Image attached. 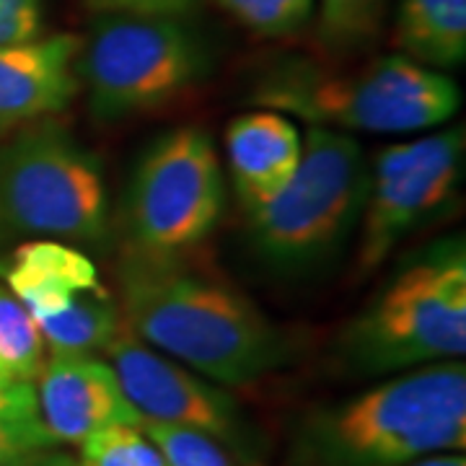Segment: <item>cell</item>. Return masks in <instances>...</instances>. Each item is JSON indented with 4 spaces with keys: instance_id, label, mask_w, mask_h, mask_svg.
I'll return each mask as SVG.
<instances>
[{
    "instance_id": "1",
    "label": "cell",
    "mask_w": 466,
    "mask_h": 466,
    "mask_svg": "<svg viewBox=\"0 0 466 466\" xmlns=\"http://www.w3.org/2000/svg\"><path fill=\"white\" fill-rule=\"evenodd\" d=\"M127 329L184 368L241 386L288 366V334L228 283L198 275L177 257L130 251L119 265Z\"/></svg>"
},
{
    "instance_id": "2",
    "label": "cell",
    "mask_w": 466,
    "mask_h": 466,
    "mask_svg": "<svg viewBox=\"0 0 466 466\" xmlns=\"http://www.w3.org/2000/svg\"><path fill=\"white\" fill-rule=\"evenodd\" d=\"M466 449V366L412 368L358 397L319 407L293 438L296 466H407Z\"/></svg>"
},
{
    "instance_id": "3",
    "label": "cell",
    "mask_w": 466,
    "mask_h": 466,
    "mask_svg": "<svg viewBox=\"0 0 466 466\" xmlns=\"http://www.w3.org/2000/svg\"><path fill=\"white\" fill-rule=\"evenodd\" d=\"M259 109L293 115L311 127L355 133H422L459 112L461 94L449 76L404 55H383L355 70L285 60L251 88Z\"/></svg>"
},
{
    "instance_id": "4",
    "label": "cell",
    "mask_w": 466,
    "mask_h": 466,
    "mask_svg": "<svg viewBox=\"0 0 466 466\" xmlns=\"http://www.w3.org/2000/svg\"><path fill=\"white\" fill-rule=\"evenodd\" d=\"M339 355L352 373L386 376L466 352V244L441 238L383 285L381 293L339 334Z\"/></svg>"
},
{
    "instance_id": "5",
    "label": "cell",
    "mask_w": 466,
    "mask_h": 466,
    "mask_svg": "<svg viewBox=\"0 0 466 466\" xmlns=\"http://www.w3.org/2000/svg\"><path fill=\"white\" fill-rule=\"evenodd\" d=\"M368 164L355 137L309 127L300 164L285 189L249 213L251 244L267 265L299 275L334 259L360 223Z\"/></svg>"
},
{
    "instance_id": "6",
    "label": "cell",
    "mask_w": 466,
    "mask_h": 466,
    "mask_svg": "<svg viewBox=\"0 0 466 466\" xmlns=\"http://www.w3.org/2000/svg\"><path fill=\"white\" fill-rule=\"evenodd\" d=\"M0 223L14 231L99 244L109 202L99 158L52 119L0 146Z\"/></svg>"
},
{
    "instance_id": "7",
    "label": "cell",
    "mask_w": 466,
    "mask_h": 466,
    "mask_svg": "<svg viewBox=\"0 0 466 466\" xmlns=\"http://www.w3.org/2000/svg\"><path fill=\"white\" fill-rule=\"evenodd\" d=\"M208 55L182 16L101 14L76 57L78 84L99 119L148 112L200 81Z\"/></svg>"
},
{
    "instance_id": "8",
    "label": "cell",
    "mask_w": 466,
    "mask_h": 466,
    "mask_svg": "<svg viewBox=\"0 0 466 466\" xmlns=\"http://www.w3.org/2000/svg\"><path fill=\"white\" fill-rule=\"evenodd\" d=\"M226 179L210 135L177 127L150 143L127 192L135 251L177 257L202 244L220 220Z\"/></svg>"
},
{
    "instance_id": "9",
    "label": "cell",
    "mask_w": 466,
    "mask_h": 466,
    "mask_svg": "<svg viewBox=\"0 0 466 466\" xmlns=\"http://www.w3.org/2000/svg\"><path fill=\"white\" fill-rule=\"evenodd\" d=\"M464 127H451L389 146L376 156L358 223V278L379 269L404 236L453 198L464 174Z\"/></svg>"
},
{
    "instance_id": "10",
    "label": "cell",
    "mask_w": 466,
    "mask_h": 466,
    "mask_svg": "<svg viewBox=\"0 0 466 466\" xmlns=\"http://www.w3.org/2000/svg\"><path fill=\"white\" fill-rule=\"evenodd\" d=\"M106 355L140 422L189 428L251 456L249 425L228 391L143 345L130 329L115 334Z\"/></svg>"
},
{
    "instance_id": "11",
    "label": "cell",
    "mask_w": 466,
    "mask_h": 466,
    "mask_svg": "<svg viewBox=\"0 0 466 466\" xmlns=\"http://www.w3.org/2000/svg\"><path fill=\"white\" fill-rule=\"evenodd\" d=\"M36 407L55 443L81 446L115 425L140 428L112 363L94 352H52L36 376Z\"/></svg>"
},
{
    "instance_id": "12",
    "label": "cell",
    "mask_w": 466,
    "mask_h": 466,
    "mask_svg": "<svg viewBox=\"0 0 466 466\" xmlns=\"http://www.w3.org/2000/svg\"><path fill=\"white\" fill-rule=\"evenodd\" d=\"M81 36L52 34L0 47V133L63 112L78 94Z\"/></svg>"
},
{
    "instance_id": "13",
    "label": "cell",
    "mask_w": 466,
    "mask_h": 466,
    "mask_svg": "<svg viewBox=\"0 0 466 466\" xmlns=\"http://www.w3.org/2000/svg\"><path fill=\"white\" fill-rule=\"evenodd\" d=\"M231 182L247 216L278 198L300 164V140L288 116L257 109L238 115L226 130Z\"/></svg>"
},
{
    "instance_id": "14",
    "label": "cell",
    "mask_w": 466,
    "mask_h": 466,
    "mask_svg": "<svg viewBox=\"0 0 466 466\" xmlns=\"http://www.w3.org/2000/svg\"><path fill=\"white\" fill-rule=\"evenodd\" d=\"M8 285L36 324L63 314L67 306L99 288V275L91 259L63 241L21 244L8 269Z\"/></svg>"
},
{
    "instance_id": "15",
    "label": "cell",
    "mask_w": 466,
    "mask_h": 466,
    "mask_svg": "<svg viewBox=\"0 0 466 466\" xmlns=\"http://www.w3.org/2000/svg\"><path fill=\"white\" fill-rule=\"evenodd\" d=\"M394 45L425 67H456L466 57V0H400Z\"/></svg>"
},
{
    "instance_id": "16",
    "label": "cell",
    "mask_w": 466,
    "mask_h": 466,
    "mask_svg": "<svg viewBox=\"0 0 466 466\" xmlns=\"http://www.w3.org/2000/svg\"><path fill=\"white\" fill-rule=\"evenodd\" d=\"M391 0H319L317 36L321 47L350 57L379 42Z\"/></svg>"
},
{
    "instance_id": "17",
    "label": "cell",
    "mask_w": 466,
    "mask_h": 466,
    "mask_svg": "<svg viewBox=\"0 0 466 466\" xmlns=\"http://www.w3.org/2000/svg\"><path fill=\"white\" fill-rule=\"evenodd\" d=\"M45 337L26 306L0 288V368L14 381L34 383L45 366Z\"/></svg>"
},
{
    "instance_id": "18",
    "label": "cell",
    "mask_w": 466,
    "mask_h": 466,
    "mask_svg": "<svg viewBox=\"0 0 466 466\" xmlns=\"http://www.w3.org/2000/svg\"><path fill=\"white\" fill-rule=\"evenodd\" d=\"M78 466H167L146 433L133 425H115L81 443Z\"/></svg>"
},
{
    "instance_id": "19",
    "label": "cell",
    "mask_w": 466,
    "mask_h": 466,
    "mask_svg": "<svg viewBox=\"0 0 466 466\" xmlns=\"http://www.w3.org/2000/svg\"><path fill=\"white\" fill-rule=\"evenodd\" d=\"M249 32L280 39L300 32L314 14L317 0H216Z\"/></svg>"
},
{
    "instance_id": "20",
    "label": "cell",
    "mask_w": 466,
    "mask_h": 466,
    "mask_svg": "<svg viewBox=\"0 0 466 466\" xmlns=\"http://www.w3.org/2000/svg\"><path fill=\"white\" fill-rule=\"evenodd\" d=\"M140 431L164 456L167 466H238L226 446L210 435L164 422H140Z\"/></svg>"
},
{
    "instance_id": "21",
    "label": "cell",
    "mask_w": 466,
    "mask_h": 466,
    "mask_svg": "<svg viewBox=\"0 0 466 466\" xmlns=\"http://www.w3.org/2000/svg\"><path fill=\"white\" fill-rule=\"evenodd\" d=\"M57 446L42 417H0V461L36 449Z\"/></svg>"
},
{
    "instance_id": "22",
    "label": "cell",
    "mask_w": 466,
    "mask_h": 466,
    "mask_svg": "<svg viewBox=\"0 0 466 466\" xmlns=\"http://www.w3.org/2000/svg\"><path fill=\"white\" fill-rule=\"evenodd\" d=\"M42 36V0H0V47Z\"/></svg>"
},
{
    "instance_id": "23",
    "label": "cell",
    "mask_w": 466,
    "mask_h": 466,
    "mask_svg": "<svg viewBox=\"0 0 466 466\" xmlns=\"http://www.w3.org/2000/svg\"><path fill=\"white\" fill-rule=\"evenodd\" d=\"M88 11L101 14H161V16H184L200 0H81Z\"/></svg>"
},
{
    "instance_id": "24",
    "label": "cell",
    "mask_w": 466,
    "mask_h": 466,
    "mask_svg": "<svg viewBox=\"0 0 466 466\" xmlns=\"http://www.w3.org/2000/svg\"><path fill=\"white\" fill-rule=\"evenodd\" d=\"M39 415L34 383L18 381L8 389H0V417Z\"/></svg>"
},
{
    "instance_id": "25",
    "label": "cell",
    "mask_w": 466,
    "mask_h": 466,
    "mask_svg": "<svg viewBox=\"0 0 466 466\" xmlns=\"http://www.w3.org/2000/svg\"><path fill=\"white\" fill-rule=\"evenodd\" d=\"M0 466H78V461L66 451H57V446H52V449H36L11 456L0 461Z\"/></svg>"
},
{
    "instance_id": "26",
    "label": "cell",
    "mask_w": 466,
    "mask_h": 466,
    "mask_svg": "<svg viewBox=\"0 0 466 466\" xmlns=\"http://www.w3.org/2000/svg\"><path fill=\"white\" fill-rule=\"evenodd\" d=\"M407 466H466V459L464 453H433Z\"/></svg>"
},
{
    "instance_id": "27",
    "label": "cell",
    "mask_w": 466,
    "mask_h": 466,
    "mask_svg": "<svg viewBox=\"0 0 466 466\" xmlns=\"http://www.w3.org/2000/svg\"><path fill=\"white\" fill-rule=\"evenodd\" d=\"M14 383H18V381H14V379H11V376H8V373L0 368V389H8V386H14Z\"/></svg>"
}]
</instances>
